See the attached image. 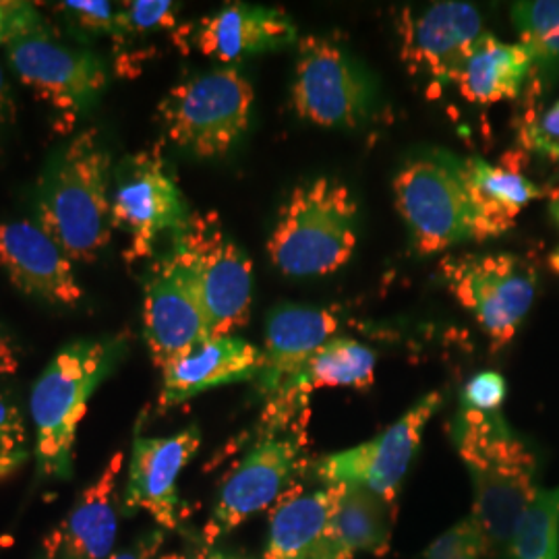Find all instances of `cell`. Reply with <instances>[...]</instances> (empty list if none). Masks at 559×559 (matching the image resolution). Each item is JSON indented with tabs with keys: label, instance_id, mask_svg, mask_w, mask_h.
I'll return each mask as SVG.
<instances>
[{
	"label": "cell",
	"instance_id": "cell-1",
	"mask_svg": "<svg viewBox=\"0 0 559 559\" xmlns=\"http://www.w3.org/2000/svg\"><path fill=\"white\" fill-rule=\"evenodd\" d=\"M452 440L473 480L471 516L479 524L489 558L508 559L520 519L540 491L537 459L500 413L460 408Z\"/></svg>",
	"mask_w": 559,
	"mask_h": 559
},
{
	"label": "cell",
	"instance_id": "cell-14",
	"mask_svg": "<svg viewBox=\"0 0 559 559\" xmlns=\"http://www.w3.org/2000/svg\"><path fill=\"white\" fill-rule=\"evenodd\" d=\"M485 36L483 17L468 2H433L400 25V57L408 71L441 87L459 80L462 67Z\"/></svg>",
	"mask_w": 559,
	"mask_h": 559
},
{
	"label": "cell",
	"instance_id": "cell-11",
	"mask_svg": "<svg viewBox=\"0 0 559 559\" xmlns=\"http://www.w3.org/2000/svg\"><path fill=\"white\" fill-rule=\"evenodd\" d=\"M373 87L336 41L305 36L297 41L293 106L300 119L325 129H355L367 119Z\"/></svg>",
	"mask_w": 559,
	"mask_h": 559
},
{
	"label": "cell",
	"instance_id": "cell-34",
	"mask_svg": "<svg viewBox=\"0 0 559 559\" xmlns=\"http://www.w3.org/2000/svg\"><path fill=\"white\" fill-rule=\"evenodd\" d=\"M60 9L75 21V25H80L81 29L119 38L117 11L108 0H69L62 2Z\"/></svg>",
	"mask_w": 559,
	"mask_h": 559
},
{
	"label": "cell",
	"instance_id": "cell-31",
	"mask_svg": "<svg viewBox=\"0 0 559 559\" xmlns=\"http://www.w3.org/2000/svg\"><path fill=\"white\" fill-rule=\"evenodd\" d=\"M489 558L487 543L479 524L473 516L460 520L450 531L429 545L425 559H483Z\"/></svg>",
	"mask_w": 559,
	"mask_h": 559
},
{
	"label": "cell",
	"instance_id": "cell-37",
	"mask_svg": "<svg viewBox=\"0 0 559 559\" xmlns=\"http://www.w3.org/2000/svg\"><path fill=\"white\" fill-rule=\"evenodd\" d=\"M13 119H15V102L11 96L9 80L0 67V143H2V138H4L7 129L11 127Z\"/></svg>",
	"mask_w": 559,
	"mask_h": 559
},
{
	"label": "cell",
	"instance_id": "cell-26",
	"mask_svg": "<svg viewBox=\"0 0 559 559\" xmlns=\"http://www.w3.org/2000/svg\"><path fill=\"white\" fill-rule=\"evenodd\" d=\"M334 526L350 558L357 554H383L392 533V501L353 485H334Z\"/></svg>",
	"mask_w": 559,
	"mask_h": 559
},
{
	"label": "cell",
	"instance_id": "cell-16",
	"mask_svg": "<svg viewBox=\"0 0 559 559\" xmlns=\"http://www.w3.org/2000/svg\"><path fill=\"white\" fill-rule=\"evenodd\" d=\"M376 353L357 340H328L307 365L288 381L274 399L263 402L258 440L286 433L307 413L309 396L321 388H359L365 390L376 378Z\"/></svg>",
	"mask_w": 559,
	"mask_h": 559
},
{
	"label": "cell",
	"instance_id": "cell-38",
	"mask_svg": "<svg viewBox=\"0 0 559 559\" xmlns=\"http://www.w3.org/2000/svg\"><path fill=\"white\" fill-rule=\"evenodd\" d=\"M20 369V357L13 342L0 332V380L15 376Z\"/></svg>",
	"mask_w": 559,
	"mask_h": 559
},
{
	"label": "cell",
	"instance_id": "cell-21",
	"mask_svg": "<svg viewBox=\"0 0 559 559\" xmlns=\"http://www.w3.org/2000/svg\"><path fill=\"white\" fill-rule=\"evenodd\" d=\"M460 179L473 212V239L500 237L519 221L543 189L524 175V154L508 152L500 164L483 158L459 160Z\"/></svg>",
	"mask_w": 559,
	"mask_h": 559
},
{
	"label": "cell",
	"instance_id": "cell-30",
	"mask_svg": "<svg viewBox=\"0 0 559 559\" xmlns=\"http://www.w3.org/2000/svg\"><path fill=\"white\" fill-rule=\"evenodd\" d=\"M179 4L170 0H133L117 11L119 38L133 34H152L175 27Z\"/></svg>",
	"mask_w": 559,
	"mask_h": 559
},
{
	"label": "cell",
	"instance_id": "cell-7",
	"mask_svg": "<svg viewBox=\"0 0 559 559\" xmlns=\"http://www.w3.org/2000/svg\"><path fill=\"white\" fill-rule=\"evenodd\" d=\"M4 50L21 83L69 127L100 100L108 85L100 57L59 40L41 17L29 23Z\"/></svg>",
	"mask_w": 559,
	"mask_h": 559
},
{
	"label": "cell",
	"instance_id": "cell-15",
	"mask_svg": "<svg viewBox=\"0 0 559 559\" xmlns=\"http://www.w3.org/2000/svg\"><path fill=\"white\" fill-rule=\"evenodd\" d=\"M210 338V323L191 284L164 253L143 286V340L154 365L164 369Z\"/></svg>",
	"mask_w": 559,
	"mask_h": 559
},
{
	"label": "cell",
	"instance_id": "cell-29",
	"mask_svg": "<svg viewBox=\"0 0 559 559\" xmlns=\"http://www.w3.org/2000/svg\"><path fill=\"white\" fill-rule=\"evenodd\" d=\"M29 459V441L20 406L0 394V479H7Z\"/></svg>",
	"mask_w": 559,
	"mask_h": 559
},
{
	"label": "cell",
	"instance_id": "cell-8",
	"mask_svg": "<svg viewBox=\"0 0 559 559\" xmlns=\"http://www.w3.org/2000/svg\"><path fill=\"white\" fill-rule=\"evenodd\" d=\"M440 278L498 350L516 336L537 295V272L516 255H460L440 263Z\"/></svg>",
	"mask_w": 559,
	"mask_h": 559
},
{
	"label": "cell",
	"instance_id": "cell-28",
	"mask_svg": "<svg viewBox=\"0 0 559 559\" xmlns=\"http://www.w3.org/2000/svg\"><path fill=\"white\" fill-rule=\"evenodd\" d=\"M512 20L522 44L533 57V69H559V0H531L512 7Z\"/></svg>",
	"mask_w": 559,
	"mask_h": 559
},
{
	"label": "cell",
	"instance_id": "cell-36",
	"mask_svg": "<svg viewBox=\"0 0 559 559\" xmlns=\"http://www.w3.org/2000/svg\"><path fill=\"white\" fill-rule=\"evenodd\" d=\"M162 543H164V535H162V531H156V533L145 535L133 547L112 554L108 559H158Z\"/></svg>",
	"mask_w": 559,
	"mask_h": 559
},
{
	"label": "cell",
	"instance_id": "cell-33",
	"mask_svg": "<svg viewBox=\"0 0 559 559\" xmlns=\"http://www.w3.org/2000/svg\"><path fill=\"white\" fill-rule=\"evenodd\" d=\"M508 385L503 376L498 371H483L477 373L473 380L466 381L462 388L460 402L464 411L475 413H500L501 404L506 400Z\"/></svg>",
	"mask_w": 559,
	"mask_h": 559
},
{
	"label": "cell",
	"instance_id": "cell-13",
	"mask_svg": "<svg viewBox=\"0 0 559 559\" xmlns=\"http://www.w3.org/2000/svg\"><path fill=\"white\" fill-rule=\"evenodd\" d=\"M441 402L440 392H431L378 438L323 456L316 464V479L321 485L362 487L383 500L394 501L400 483L417 456L423 431L440 411Z\"/></svg>",
	"mask_w": 559,
	"mask_h": 559
},
{
	"label": "cell",
	"instance_id": "cell-39",
	"mask_svg": "<svg viewBox=\"0 0 559 559\" xmlns=\"http://www.w3.org/2000/svg\"><path fill=\"white\" fill-rule=\"evenodd\" d=\"M205 559H242V558H226V556H210V558Z\"/></svg>",
	"mask_w": 559,
	"mask_h": 559
},
{
	"label": "cell",
	"instance_id": "cell-5",
	"mask_svg": "<svg viewBox=\"0 0 559 559\" xmlns=\"http://www.w3.org/2000/svg\"><path fill=\"white\" fill-rule=\"evenodd\" d=\"M168 255L191 284L212 336L245 328L253 302V261L224 230L216 212H191L170 235Z\"/></svg>",
	"mask_w": 559,
	"mask_h": 559
},
{
	"label": "cell",
	"instance_id": "cell-23",
	"mask_svg": "<svg viewBox=\"0 0 559 559\" xmlns=\"http://www.w3.org/2000/svg\"><path fill=\"white\" fill-rule=\"evenodd\" d=\"M297 27L290 17L270 7L230 2L198 23L193 44L201 55L221 62L253 57L290 46Z\"/></svg>",
	"mask_w": 559,
	"mask_h": 559
},
{
	"label": "cell",
	"instance_id": "cell-25",
	"mask_svg": "<svg viewBox=\"0 0 559 559\" xmlns=\"http://www.w3.org/2000/svg\"><path fill=\"white\" fill-rule=\"evenodd\" d=\"M531 73L533 57L522 41L508 44L485 32L456 83L464 100L496 104L516 98Z\"/></svg>",
	"mask_w": 559,
	"mask_h": 559
},
{
	"label": "cell",
	"instance_id": "cell-35",
	"mask_svg": "<svg viewBox=\"0 0 559 559\" xmlns=\"http://www.w3.org/2000/svg\"><path fill=\"white\" fill-rule=\"evenodd\" d=\"M38 17H40L38 9L29 2L0 0V46L4 48L9 41L13 40Z\"/></svg>",
	"mask_w": 559,
	"mask_h": 559
},
{
	"label": "cell",
	"instance_id": "cell-24",
	"mask_svg": "<svg viewBox=\"0 0 559 559\" xmlns=\"http://www.w3.org/2000/svg\"><path fill=\"white\" fill-rule=\"evenodd\" d=\"M260 367L261 350L251 342L237 334L210 338L162 369L158 404L160 408H173L218 385L255 381Z\"/></svg>",
	"mask_w": 559,
	"mask_h": 559
},
{
	"label": "cell",
	"instance_id": "cell-18",
	"mask_svg": "<svg viewBox=\"0 0 559 559\" xmlns=\"http://www.w3.org/2000/svg\"><path fill=\"white\" fill-rule=\"evenodd\" d=\"M0 267L27 297L62 307L83 300L73 261L38 224L0 222Z\"/></svg>",
	"mask_w": 559,
	"mask_h": 559
},
{
	"label": "cell",
	"instance_id": "cell-12",
	"mask_svg": "<svg viewBox=\"0 0 559 559\" xmlns=\"http://www.w3.org/2000/svg\"><path fill=\"white\" fill-rule=\"evenodd\" d=\"M191 216L158 152L124 158L112 189V228L129 235L127 260H145L162 235H173Z\"/></svg>",
	"mask_w": 559,
	"mask_h": 559
},
{
	"label": "cell",
	"instance_id": "cell-20",
	"mask_svg": "<svg viewBox=\"0 0 559 559\" xmlns=\"http://www.w3.org/2000/svg\"><path fill=\"white\" fill-rule=\"evenodd\" d=\"M338 320L325 309L280 305L265 323V346L255 378V392L263 402L274 399L280 390L295 380L328 340L334 338Z\"/></svg>",
	"mask_w": 559,
	"mask_h": 559
},
{
	"label": "cell",
	"instance_id": "cell-40",
	"mask_svg": "<svg viewBox=\"0 0 559 559\" xmlns=\"http://www.w3.org/2000/svg\"><path fill=\"white\" fill-rule=\"evenodd\" d=\"M556 216H558V221H559V203H558V205H556Z\"/></svg>",
	"mask_w": 559,
	"mask_h": 559
},
{
	"label": "cell",
	"instance_id": "cell-19",
	"mask_svg": "<svg viewBox=\"0 0 559 559\" xmlns=\"http://www.w3.org/2000/svg\"><path fill=\"white\" fill-rule=\"evenodd\" d=\"M334 485L302 489L293 485L270 512L261 559H353L334 526Z\"/></svg>",
	"mask_w": 559,
	"mask_h": 559
},
{
	"label": "cell",
	"instance_id": "cell-3",
	"mask_svg": "<svg viewBox=\"0 0 559 559\" xmlns=\"http://www.w3.org/2000/svg\"><path fill=\"white\" fill-rule=\"evenodd\" d=\"M127 355V336L75 340L34 383L29 408L36 427V464L41 479H69L73 445L90 399Z\"/></svg>",
	"mask_w": 559,
	"mask_h": 559
},
{
	"label": "cell",
	"instance_id": "cell-9",
	"mask_svg": "<svg viewBox=\"0 0 559 559\" xmlns=\"http://www.w3.org/2000/svg\"><path fill=\"white\" fill-rule=\"evenodd\" d=\"M394 198L423 255L473 239V212L456 158L420 156L406 162L394 179Z\"/></svg>",
	"mask_w": 559,
	"mask_h": 559
},
{
	"label": "cell",
	"instance_id": "cell-27",
	"mask_svg": "<svg viewBox=\"0 0 559 559\" xmlns=\"http://www.w3.org/2000/svg\"><path fill=\"white\" fill-rule=\"evenodd\" d=\"M508 559H559V487L539 491L522 514Z\"/></svg>",
	"mask_w": 559,
	"mask_h": 559
},
{
	"label": "cell",
	"instance_id": "cell-6",
	"mask_svg": "<svg viewBox=\"0 0 559 559\" xmlns=\"http://www.w3.org/2000/svg\"><path fill=\"white\" fill-rule=\"evenodd\" d=\"M255 92L237 67L187 78L158 106L166 140L207 160L228 154L247 133Z\"/></svg>",
	"mask_w": 559,
	"mask_h": 559
},
{
	"label": "cell",
	"instance_id": "cell-22",
	"mask_svg": "<svg viewBox=\"0 0 559 559\" xmlns=\"http://www.w3.org/2000/svg\"><path fill=\"white\" fill-rule=\"evenodd\" d=\"M122 452L112 454L98 479L87 485L73 510L44 543L40 559H108L119 533Z\"/></svg>",
	"mask_w": 559,
	"mask_h": 559
},
{
	"label": "cell",
	"instance_id": "cell-10",
	"mask_svg": "<svg viewBox=\"0 0 559 559\" xmlns=\"http://www.w3.org/2000/svg\"><path fill=\"white\" fill-rule=\"evenodd\" d=\"M302 450L305 420L286 433L255 441L222 483L218 501L203 526V543L214 547L245 520L272 508L299 475Z\"/></svg>",
	"mask_w": 559,
	"mask_h": 559
},
{
	"label": "cell",
	"instance_id": "cell-2",
	"mask_svg": "<svg viewBox=\"0 0 559 559\" xmlns=\"http://www.w3.org/2000/svg\"><path fill=\"white\" fill-rule=\"evenodd\" d=\"M38 226L73 263L98 260L112 237V156L96 127L78 133L41 180Z\"/></svg>",
	"mask_w": 559,
	"mask_h": 559
},
{
	"label": "cell",
	"instance_id": "cell-32",
	"mask_svg": "<svg viewBox=\"0 0 559 559\" xmlns=\"http://www.w3.org/2000/svg\"><path fill=\"white\" fill-rule=\"evenodd\" d=\"M520 143L528 152L559 162V100L524 119L520 127Z\"/></svg>",
	"mask_w": 559,
	"mask_h": 559
},
{
	"label": "cell",
	"instance_id": "cell-17",
	"mask_svg": "<svg viewBox=\"0 0 559 559\" xmlns=\"http://www.w3.org/2000/svg\"><path fill=\"white\" fill-rule=\"evenodd\" d=\"M201 431L191 425L168 438L133 441L131 464L122 493V512H147L162 531L179 528L180 498L177 480L185 466L198 454Z\"/></svg>",
	"mask_w": 559,
	"mask_h": 559
},
{
	"label": "cell",
	"instance_id": "cell-4",
	"mask_svg": "<svg viewBox=\"0 0 559 559\" xmlns=\"http://www.w3.org/2000/svg\"><path fill=\"white\" fill-rule=\"evenodd\" d=\"M359 205L336 179L302 182L280 207L267 255L288 278L325 276L346 265L357 249Z\"/></svg>",
	"mask_w": 559,
	"mask_h": 559
}]
</instances>
